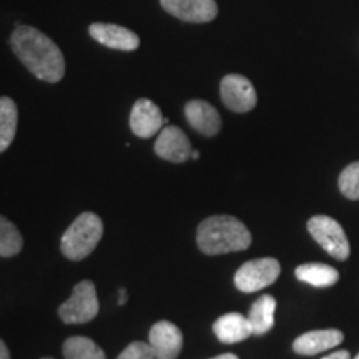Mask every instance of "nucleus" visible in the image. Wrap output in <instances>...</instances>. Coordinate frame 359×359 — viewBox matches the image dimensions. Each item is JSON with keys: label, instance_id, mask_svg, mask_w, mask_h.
<instances>
[{"label": "nucleus", "instance_id": "bb28decb", "mask_svg": "<svg viewBox=\"0 0 359 359\" xmlns=\"http://www.w3.org/2000/svg\"><path fill=\"white\" fill-rule=\"evenodd\" d=\"M191 158H195V160H198V158H200V151H196V150H193V154H191Z\"/></svg>", "mask_w": 359, "mask_h": 359}, {"label": "nucleus", "instance_id": "412c9836", "mask_svg": "<svg viewBox=\"0 0 359 359\" xmlns=\"http://www.w3.org/2000/svg\"><path fill=\"white\" fill-rule=\"evenodd\" d=\"M339 190L348 200H359V161L349 163L338 180Z\"/></svg>", "mask_w": 359, "mask_h": 359}, {"label": "nucleus", "instance_id": "6e6552de", "mask_svg": "<svg viewBox=\"0 0 359 359\" xmlns=\"http://www.w3.org/2000/svg\"><path fill=\"white\" fill-rule=\"evenodd\" d=\"M163 11L190 24H206L217 19V0H160Z\"/></svg>", "mask_w": 359, "mask_h": 359}, {"label": "nucleus", "instance_id": "393cba45", "mask_svg": "<svg viewBox=\"0 0 359 359\" xmlns=\"http://www.w3.org/2000/svg\"><path fill=\"white\" fill-rule=\"evenodd\" d=\"M212 359H240L236 356V354H231V353H226V354H219L217 358H212Z\"/></svg>", "mask_w": 359, "mask_h": 359}, {"label": "nucleus", "instance_id": "9d476101", "mask_svg": "<svg viewBox=\"0 0 359 359\" xmlns=\"http://www.w3.org/2000/svg\"><path fill=\"white\" fill-rule=\"evenodd\" d=\"M154 150L156 156L172 161V163H185L187 160L191 158L193 154L191 143L185 132L175 125H168L161 130L156 137Z\"/></svg>", "mask_w": 359, "mask_h": 359}, {"label": "nucleus", "instance_id": "aec40b11", "mask_svg": "<svg viewBox=\"0 0 359 359\" xmlns=\"http://www.w3.org/2000/svg\"><path fill=\"white\" fill-rule=\"evenodd\" d=\"M22 246H24V240L15 224L8 222L6 217L0 218V257H15L20 253Z\"/></svg>", "mask_w": 359, "mask_h": 359}, {"label": "nucleus", "instance_id": "f8f14e48", "mask_svg": "<svg viewBox=\"0 0 359 359\" xmlns=\"http://www.w3.org/2000/svg\"><path fill=\"white\" fill-rule=\"evenodd\" d=\"M148 343L154 349L155 359H177L183 348V334L173 323L158 321L151 326Z\"/></svg>", "mask_w": 359, "mask_h": 359}, {"label": "nucleus", "instance_id": "39448f33", "mask_svg": "<svg viewBox=\"0 0 359 359\" xmlns=\"http://www.w3.org/2000/svg\"><path fill=\"white\" fill-rule=\"evenodd\" d=\"M308 231L327 255L339 262L348 259L351 246H349L343 226L334 218L326 217V215H316V217L309 218Z\"/></svg>", "mask_w": 359, "mask_h": 359}, {"label": "nucleus", "instance_id": "a211bd4d", "mask_svg": "<svg viewBox=\"0 0 359 359\" xmlns=\"http://www.w3.org/2000/svg\"><path fill=\"white\" fill-rule=\"evenodd\" d=\"M19 123V110L8 97L0 98V151H6L13 142Z\"/></svg>", "mask_w": 359, "mask_h": 359}, {"label": "nucleus", "instance_id": "4be33fe9", "mask_svg": "<svg viewBox=\"0 0 359 359\" xmlns=\"http://www.w3.org/2000/svg\"><path fill=\"white\" fill-rule=\"evenodd\" d=\"M116 359H155V353L154 349H151L150 343L133 341V343H130L128 346L118 354Z\"/></svg>", "mask_w": 359, "mask_h": 359}, {"label": "nucleus", "instance_id": "cd10ccee", "mask_svg": "<svg viewBox=\"0 0 359 359\" xmlns=\"http://www.w3.org/2000/svg\"><path fill=\"white\" fill-rule=\"evenodd\" d=\"M42 359H53V358H42Z\"/></svg>", "mask_w": 359, "mask_h": 359}, {"label": "nucleus", "instance_id": "f257e3e1", "mask_svg": "<svg viewBox=\"0 0 359 359\" xmlns=\"http://www.w3.org/2000/svg\"><path fill=\"white\" fill-rule=\"evenodd\" d=\"M11 48L30 74L47 83H57L65 75V58L58 45L39 29L17 25L11 35Z\"/></svg>", "mask_w": 359, "mask_h": 359}, {"label": "nucleus", "instance_id": "dca6fc26", "mask_svg": "<svg viewBox=\"0 0 359 359\" xmlns=\"http://www.w3.org/2000/svg\"><path fill=\"white\" fill-rule=\"evenodd\" d=\"M276 299L271 294H263L251 304L248 320L255 336L266 334L275 326Z\"/></svg>", "mask_w": 359, "mask_h": 359}, {"label": "nucleus", "instance_id": "ddd939ff", "mask_svg": "<svg viewBox=\"0 0 359 359\" xmlns=\"http://www.w3.org/2000/svg\"><path fill=\"white\" fill-rule=\"evenodd\" d=\"M185 116L190 127L203 137H215L222 130V116L212 103L190 100L185 105Z\"/></svg>", "mask_w": 359, "mask_h": 359}, {"label": "nucleus", "instance_id": "7ed1b4c3", "mask_svg": "<svg viewBox=\"0 0 359 359\" xmlns=\"http://www.w3.org/2000/svg\"><path fill=\"white\" fill-rule=\"evenodd\" d=\"M103 236V223L98 215L85 212L67 228L60 240V250L70 262L85 259L97 248Z\"/></svg>", "mask_w": 359, "mask_h": 359}, {"label": "nucleus", "instance_id": "4468645a", "mask_svg": "<svg viewBox=\"0 0 359 359\" xmlns=\"http://www.w3.org/2000/svg\"><path fill=\"white\" fill-rule=\"evenodd\" d=\"M344 341V334L339 330H316L308 331L294 339L293 349L294 353L302 356H314L327 349L339 346Z\"/></svg>", "mask_w": 359, "mask_h": 359}, {"label": "nucleus", "instance_id": "2eb2a0df", "mask_svg": "<svg viewBox=\"0 0 359 359\" xmlns=\"http://www.w3.org/2000/svg\"><path fill=\"white\" fill-rule=\"evenodd\" d=\"M213 333L224 344L241 343L253 334L250 320L241 313H226L213 323Z\"/></svg>", "mask_w": 359, "mask_h": 359}, {"label": "nucleus", "instance_id": "c85d7f7f", "mask_svg": "<svg viewBox=\"0 0 359 359\" xmlns=\"http://www.w3.org/2000/svg\"><path fill=\"white\" fill-rule=\"evenodd\" d=\"M354 359H359V354H358V356H356V358H354Z\"/></svg>", "mask_w": 359, "mask_h": 359}, {"label": "nucleus", "instance_id": "0eeeda50", "mask_svg": "<svg viewBox=\"0 0 359 359\" xmlns=\"http://www.w3.org/2000/svg\"><path fill=\"white\" fill-rule=\"evenodd\" d=\"M219 95L224 107L235 114H248L258 103L253 83L240 74L224 75L219 83Z\"/></svg>", "mask_w": 359, "mask_h": 359}, {"label": "nucleus", "instance_id": "5701e85b", "mask_svg": "<svg viewBox=\"0 0 359 359\" xmlns=\"http://www.w3.org/2000/svg\"><path fill=\"white\" fill-rule=\"evenodd\" d=\"M323 359H351V354H349V351L341 349V351H334V353L327 354V356H325Z\"/></svg>", "mask_w": 359, "mask_h": 359}, {"label": "nucleus", "instance_id": "f3484780", "mask_svg": "<svg viewBox=\"0 0 359 359\" xmlns=\"http://www.w3.org/2000/svg\"><path fill=\"white\" fill-rule=\"evenodd\" d=\"M294 275L299 281L308 283L314 288H330L339 281L338 269L323 263H306L299 264L294 269Z\"/></svg>", "mask_w": 359, "mask_h": 359}, {"label": "nucleus", "instance_id": "423d86ee", "mask_svg": "<svg viewBox=\"0 0 359 359\" xmlns=\"http://www.w3.org/2000/svg\"><path fill=\"white\" fill-rule=\"evenodd\" d=\"M281 264L275 258H258L241 264L235 273V286L241 293H255L278 280Z\"/></svg>", "mask_w": 359, "mask_h": 359}, {"label": "nucleus", "instance_id": "f03ea898", "mask_svg": "<svg viewBox=\"0 0 359 359\" xmlns=\"http://www.w3.org/2000/svg\"><path fill=\"white\" fill-rule=\"evenodd\" d=\"M196 243L205 255L235 253L248 250L251 245L250 230L240 219L230 215H215L203 219L196 231Z\"/></svg>", "mask_w": 359, "mask_h": 359}, {"label": "nucleus", "instance_id": "9b49d317", "mask_svg": "<svg viewBox=\"0 0 359 359\" xmlns=\"http://www.w3.org/2000/svg\"><path fill=\"white\" fill-rule=\"evenodd\" d=\"M88 34L98 43L114 48V50L133 52L140 47V37L133 30L122 25L95 22V24H90Z\"/></svg>", "mask_w": 359, "mask_h": 359}, {"label": "nucleus", "instance_id": "6ab92c4d", "mask_svg": "<svg viewBox=\"0 0 359 359\" xmlns=\"http://www.w3.org/2000/svg\"><path fill=\"white\" fill-rule=\"evenodd\" d=\"M65 359H107L105 351L87 336H72L64 343Z\"/></svg>", "mask_w": 359, "mask_h": 359}, {"label": "nucleus", "instance_id": "b1692460", "mask_svg": "<svg viewBox=\"0 0 359 359\" xmlns=\"http://www.w3.org/2000/svg\"><path fill=\"white\" fill-rule=\"evenodd\" d=\"M0 359H11V353H8L7 344L0 341Z\"/></svg>", "mask_w": 359, "mask_h": 359}, {"label": "nucleus", "instance_id": "1a4fd4ad", "mask_svg": "<svg viewBox=\"0 0 359 359\" xmlns=\"http://www.w3.org/2000/svg\"><path fill=\"white\" fill-rule=\"evenodd\" d=\"M165 123H168V120L163 118L156 103L148 98H140L133 103L132 111H130V130L135 137L151 138L163 130Z\"/></svg>", "mask_w": 359, "mask_h": 359}, {"label": "nucleus", "instance_id": "20e7f679", "mask_svg": "<svg viewBox=\"0 0 359 359\" xmlns=\"http://www.w3.org/2000/svg\"><path fill=\"white\" fill-rule=\"evenodd\" d=\"M97 288L90 280L80 281L72 291V296L58 308V316L67 325H82L92 321L98 314Z\"/></svg>", "mask_w": 359, "mask_h": 359}, {"label": "nucleus", "instance_id": "a878e982", "mask_svg": "<svg viewBox=\"0 0 359 359\" xmlns=\"http://www.w3.org/2000/svg\"><path fill=\"white\" fill-rule=\"evenodd\" d=\"M127 302V293H125V290H120V298H118V303L123 304Z\"/></svg>", "mask_w": 359, "mask_h": 359}]
</instances>
